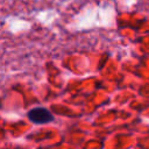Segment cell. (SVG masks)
<instances>
[{
	"mask_svg": "<svg viewBox=\"0 0 149 149\" xmlns=\"http://www.w3.org/2000/svg\"><path fill=\"white\" fill-rule=\"evenodd\" d=\"M28 118L31 122L38 123V125L48 123L54 120V115L51 114V112L44 107H35L30 109L28 112Z\"/></svg>",
	"mask_w": 149,
	"mask_h": 149,
	"instance_id": "cell-1",
	"label": "cell"
}]
</instances>
